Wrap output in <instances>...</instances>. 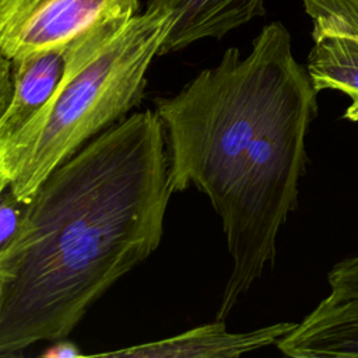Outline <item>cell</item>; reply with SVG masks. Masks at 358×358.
<instances>
[{
	"label": "cell",
	"mask_w": 358,
	"mask_h": 358,
	"mask_svg": "<svg viewBox=\"0 0 358 358\" xmlns=\"http://www.w3.org/2000/svg\"><path fill=\"white\" fill-rule=\"evenodd\" d=\"M13 94L11 60L0 55V116L4 113Z\"/></svg>",
	"instance_id": "cell-11"
},
{
	"label": "cell",
	"mask_w": 358,
	"mask_h": 358,
	"mask_svg": "<svg viewBox=\"0 0 358 358\" xmlns=\"http://www.w3.org/2000/svg\"><path fill=\"white\" fill-rule=\"evenodd\" d=\"M137 10L138 0H0V55L13 60L60 46Z\"/></svg>",
	"instance_id": "cell-4"
},
{
	"label": "cell",
	"mask_w": 358,
	"mask_h": 358,
	"mask_svg": "<svg viewBox=\"0 0 358 358\" xmlns=\"http://www.w3.org/2000/svg\"><path fill=\"white\" fill-rule=\"evenodd\" d=\"M145 8H165L172 27L159 56L179 52L206 39H221L228 32L266 14V0H148Z\"/></svg>",
	"instance_id": "cell-8"
},
{
	"label": "cell",
	"mask_w": 358,
	"mask_h": 358,
	"mask_svg": "<svg viewBox=\"0 0 358 358\" xmlns=\"http://www.w3.org/2000/svg\"><path fill=\"white\" fill-rule=\"evenodd\" d=\"M173 193L196 186L222 222L232 270L215 319L225 320L264 268L296 208L317 90L280 21L266 24L241 57L228 48L178 94L155 99Z\"/></svg>",
	"instance_id": "cell-2"
},
{
	"label": "cell",
	"mask_w": 358,
	"mask_h": 358,
	"mask_svg": "<svg viewBox=\"0 0 358 358\" xmlns=\"http://www.w3.org/2000/svg\"><path fill=\"white\" fill-rule=\"evenodd\" d=\"M172 27L165 8L99 24L69 42L49 102L0 144V187L28 203L46 176L143 101L147 71Z\"/></svg>",
	"instance_id": "cell-3"
},
{
	"label": "cell",
	"mask_w": 358,
	"mask_h": 358,
	"mask_svg": "<svg viewBox=\"0 0 358 358\" xmlns=\"http://www.w3.org/2000/svg\"><path fill=\"white\" fill-rule=\"evenodd\" d=\"M296 323L281 322L246 333H229L225 320L190 329L185 333L140 345L96 354L98 357L137 358H234L277 344Z\"/></svg>",
	"instance_id": "cell-6"
},
{
	"label": "cell",
	"mask_w": 358,
	"mask_h": 358,
	"mask_svg": "<svg viewBox=\"0 0 358 358\" xmlns=\"http://www.w3.org/2000/svg\"><path fill=\"white\" fill-rule=\"evenodd\" d=\"M343 117L348 119L351 122H358V99H354L351 102V105L345 109Z\"/></svg>",
	"instance_id": "cell-13"
},
{
	"label": "cell",
	"mask_w": 358,
	"mask_h": 358,
	"mask_svg": "<svg viewBox=\"0 0 358 358\" xmlns=\"http://www.w3.org/2000/svg\"><path fill=\"white\" fill-rule=\"evenodd\" d=\"M42 355L46 358H66V357L73 358V357H81L84 354L83 351L78 350V347L74 343L60 338V340H56V344L48 348Z\"/></svg>",
	"instance_id": "cell-12"
},
{
	"label": "cell",
	"mask_w": 358,
	"mask_h": 358,
	"mask_svg": "<svg viewBox=\"0 0 358 358\" xmlns=\"http://www.w3.org/2000/svg\"><path fill=\"white\" fill-rule=\"evenodd\" d=\"M312 22L306 69L315 88L358 99V0H302Z\"/></svg>",
	"instance_id": "cell-5"
},
{
	"label": "cell",
	"mask_w": 358,
	"mask_h": 358,
	"mask_svg": "<svg viewBox=\"0 0 358 358\" xmlns=\"http://www.w3.org/2000/svg\"><path fill=\"white\" fill-rule=\"evenodd\" d=\"M275 345L292 358L358 357V292L330 291Z\"/></svg>",
	"instance_id": "cell-7"
},
{
	"label": "cell",
	"mask_w": 358,
	"mask_h": 358,
	"mask_svg": "<svg viewBox=\"0 0 358 358\" xmlns=\"http://www.w3.org/2000/svg\"><path fill=\"white\" fill-rule=\"evenodd\" d=\"M172 193L155 110L119 120L52 171L0 252V355L66 338L158 248Z\"/></svg>",
	"instance_id": "cell-1"
},
{
	"label": "cell",
	"mask_w": 358,
	"mask_h": 358,
	"mask_svg": "<svg viewBox=\"0 0 358 358\" xmlns=\"http://www.w3.org/2000/svg\"><path fill=\"white\" fill-rule=\"evenodd\" d=\"M69 63V42L11 60L13 94L0 116V144L14 137L49 102Z\"/></svg>",
	"instance_id": "cell-9"
},
{
	"label": "cell",
	"mask_w": 358,
	"mask_h": 358,
	"mask_svg": "<svg viewBox=\"0 0 358 358\" xmlns=\"http://www.w3.org/2000/svg\"><path fill=\"white\" fill-rule=\"evenodd\" d=\"M27 203L18 200L8 186L0 187V252L15 238Z\"/></svg>",
	"instance_id": "cell-10"
}]
</instances>
